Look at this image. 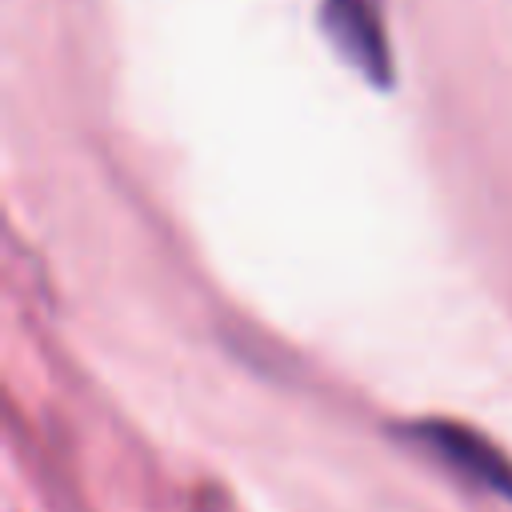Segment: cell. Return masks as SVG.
I'll use <instances>...</instances> for the list:
<instances>
[{"label":"cell","mask_w":512,"mask_h":512,"mask_svg":"<svg viewBox=\"0 0 512 512\" xmlns=\"http://www.w3.org/2000/svg\"><path fill=\"white\" fill-rule=\"evenodd\" d=\"M320 28L368 84H392V52L376 0H320Z\"/></svg>","instance_id":"cell-2"},{"label":"cell","mask_w":512,"mask_h":512,"mask_svg":"<svg viewBox=\"0 0 512 512\" xmlns=\"http://www.w3.org/2000/svg\"><path fill=\"white\" fill-rule=\"evenodd\" d=\"M400 436L420 444L432 460H440L444 468H452L468 484L512 500V460L488 436H480L456 420H412V424H404Z\"/></svg>","instance_id":"cell-1"}]
</instances>
